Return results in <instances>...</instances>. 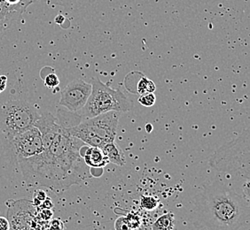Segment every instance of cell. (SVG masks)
Listing matches in <instances>:
<instances>
[{
	"label": "cell",
	"mask_w": 250,
	"mask_h": 230,
	"mask_svg": "<svg viewBox=\"0 0 250 230\" xmlns=\"http://www.w3.org/2000/svg\"><path fill=\"white\" fill-rule=\"evenodd\" d=\"M84 145L61 126L49 148L34 158L19 162L25 181L31 186L48 188L60 194L92 178L91 168L80 154Z\"/></svg>",
	"instance_id": "1"
},
{
	"label": "cell",
	"mask_w": 250,
	"mask_h": 230,
	"mask_svg": "<svg viewBox=\"0 0 250 230\" xmlns=\"http://www.w3.org/2000/svg\"><path fill=\"white\" fill-rule=\"evenodd\" d=\"M195 224L206 230H240L250 218L247 198L224 183H213L194 197Z\"/></svg>",
	"instance_id": "2"
},
{
	"label": "cell",
	"mask_w": 250,
	"mask_h": 230,
	"mask_svg": "<svg viewBox=\"0 0 250 230\" xmlns=\"http://www.w3.org/2000/svg\"><path fill=\"white\" fill-rule=\"evenodd\" d=\"M120 112H108L80 121L77 125L66 128L72 136L91 146L102 148L108 143L115 142Z\"/></svg>",
	"instance_id": "3"
},
{
	"label": "cell",
	"mask_w": 250,
	"mask_h": 230,
	"mask_svg": "<svg viewBox=\"0 0 250 230\" xmlns=\"http://www.w3.org/2000/svg\"><path fill=\"white\" fill-rule=\"evenodd\" d=\"M132 103L120 90H114L95 77L92 82V93L82 110L80 117L92 118L108 112L126 113L131 110Z\"/></svg>",
	"instance_id": "4"
},
{
	"label": "cell",
	"mask_w": 250,
	"mask_h": 230,
	"mask_svg": "<svg viewBox=\"0 0 250 230\" xmlns=\"http://www.w3.org/2000/svg\"><path fill=\"white\" fill-rule=\"evenodd\" d=\"M40 114L34 105L24 100H10L0 108V130L10 141L33 128Z\"/></svg>",
	"instance_id": "5"
},
{
	"label": "cell",
	"mask_w": 250,
	"mask_h": 230,
	"mask_svg": "<svg viewBox=\"0 0 250 230\" xmlns=\"http://www.w3.org/2000/svg\"><path fill=\"white\" fill-rule=\"evenodd\" d=\"M8 142L18 163L34 158L43 151L41 134L35 126L28 131L17 134Z\"/></svg>",
	"instance_id": "6"
},
{
	"label": "cell",
	"mask_w": 250,
	"mask_h": 230,
	"mask_svg": "<svg viewBox=\"0 0 250 230\" xmlns=\"http://www.w3.org/2000/svg\"><path fill=\"white\" fill-rule=\"evenodd\" d=\"M92 93V83L84 82L82 79H75L62 91L59 105L77 114L85 106Z\"/></svg>",
	"instance_id": "7"
},
{
	"label": "cell",
	"mask_w": 250,
	"mask_h": 230,
	"mask_svg": "<svg viewBox=\"0 0 250 230\" xmlns=\"http://www.w3.org/2000/svg\"><path fill=\"white\" fill-rule=\"evenodd\" d=\"M12 205H8L7 217L10 227L15 230H32V222L38 214V208L33 203L27 199L10 200Z\"/></svg>",
	"instance_id": "8"
},
{
	"label": "cell",
	"mask_w": 250,
	"mask_h": 230,
	"mask_svg": "<svg viewBox=\"0 0 250 230\" xmlns=\"http://www.w3.org/2000/svg\"><path fill=\"white\" fill-rule=\"evenodd\" d=\"M35 127L39 130L42 141H43V150L49 148L53 143L55 135L60 130L61 125L58 120L51 113H43L40 115L39 120H37Z\"/></svg>",
	"instance_id": "9"
},
{
	"label": "cell",
	"mask_w": 250,
	"mask_h": 230,
	"mask_svg": "<svg viewBox=\"0 0 250 230\" xmlns=\"http://www.w3.org/2000/svg\"><path fill=\"white\" fill-rule=\"evenodd\" d=\"M80 154L83 158L84 163L90 168L102 169L109 163L102 149L98 147H91L88 145H84L80 150Z\"/></svg>",
	"instance_id": "10"
},
{
	"label": "cell",
	"mask_w": 250,
	"mask_h": 230,
	"mask_svg": "<svg viewBox=\"0 0 250 230\" xmlns=\"http://www.w3.org/2000/svg\"><path fill=\"white\" fill-rule=\"evenodd\" d=\"M101 149L106 155L109 163L115 164L119 167H124L126 164L125 153L115 142L108 143Z\"/></svg>",
	"instance_id": "11"
},
{
	"label": "cell",
	"mask_w": 250,
	"mask_h": 230,
	"mask_svg": "<svg viewBox=\"0 0 250 230\" xmlns=\"http://www.w3.org/2000/svg\"><path fill=\"white\" fill-rule=\"evenodd\" d=\"M175 217L172 212H167L159 217L152 225L151 230H173Z\"/></svg>",
	"instance_id": "12"
},
{
	"label": "cell",
	"mask_w": 250,
	"mask_h": 230,
	"mask_svg": "<svg viewBox=\"0 0 250 230\" xmlns=\"http://www.w3.org/2000/svg\"><path fill=\"white\" fill-rule=\"evenodd\" d=\"M155 90L156 86L154 82L146 77H142L137 85V93L140 95L144 93H154Z\"/></svg>",
	"instance_id": "13"
},
{
	"label": "cell",
	"mask_w": 250,
	"mask_h": 230,
	"mask_svg": "<svg viewBox=\"0 0 250 230\" xmlns=\"http://www.w3.org/2000/svg\"><path fill=\"white\" fill-rule=\"evenodd\" d=\"M159 199L156 197L146 196L140 199V207L146 211H153L158 207Z\"/></svg>",
	"instance_id": "14"
},
{
	"label": "cell",
	"mask_w": 250,
	"mask_h": 230,
	"mask_svg": "<svg viewBox=\"0 0 250 230\" xmlns=\"http://www.w3.org/2000/svg\"><path fill=\"white\" fill-rule=\"evenodd\" d=\"M138 101L141 106L145 107H151L155 104L156 96L154 95V93H144L140 95Z\"/></svg>",
	"instance_id": "15"
},
{
	"label": "cell",
	"mask_w": 250,
	"mask_h": 230,
	"mask_svg": "<svg viewBox=\"0 0 250 230\" xmlns=\"http://www.w3.org/2000/svg\"><path fill=\"white\" fill-rule=\"evenodd\" d=\"M43 82H44V85L49 89H54L59 86L60 79L56 74L50 73L46 77H43Z\"/></svg>",
	"instance_id": "16"
},
{
	"label": "cell",
	"mask_w": 250,
	"mask_h": 230,
	"mask_svg": "<svg viewBox=\"0 0 250 230\" xmlns=\"http://www.w3.org/2000/svg\"><path fill=\"white\" fill-rule=\"evenodd\" d=\"M127 220L130 223L131 230H139L141 226V219L140 216L136 214L134 212H130L128 215L126 216Z\"/></svg>",
	"instance_id": "17"
},
{
	"label": "cell",
	"mask_w": 250,
	"mask_h": 230,
	"mask_svg": "<svg viewBox=\"0 0 250 230\" xmlns=\"http://www.w3.org/2000/svg\"><path fill=\"white\" fill-rule=\"evenodd\" d=\"M46 197H47L46 192H43L42 190H37L33 194L32 203H33L34 206H36L37 208H39L40 205L46 199Z\"/></svg>",
	"instance_id": "18"
},
{
	"label": "cell",
	"mask_w": 250,
	"mask_h": 230,
	"mask_svg": "<svg viewBox=\"0 0 250 230\" xmlns=\"http://www.w3.org/2000/svg\"><path fill=\"white\" fill-rule=\"evenodd\" d=\"M115 230H131L130 223L127 220L126 216H121L115 222Z\"/></svg>",
	"instance_id": "19"
},
{
	"label": "cell",
	"mask_w": 250,
	"mask_h": 230,
	"mask_svg": "<svg viewBox=\"0 0 250 230\" xmlns=\"http://www.w3.org/2000/svg\"><path fill=\"white\" fill-rule=\"evenodd\" d=\"M38 216L43 221H51L53 218V211L52 209H40L38 211Z\"/></svg>",
	"instance_id": "20"
},
{
	"label": "cell",
	"mask_w": 250,
	"mask_h": 230,
	"mask_svg": "<svg viewBox=\"0 0 250 230\" xmlns=\"http://www.w3.org/2000/svg\"><path fill=\"white\" fill-rule=\"evenodd\" d=\"M48 230H64V223L61 219H53L49 222Z\"/></svg>",
	"instance_id": "21"
},
{
	"label": "cell",
	"mask_w": 250,
	"mask_h": 230,
	"mask_svg": "<svg viewBox=\"0 0 250 230\" xmlns=\"http://www.w3.org/2000/svg\"><path fill=\"white\" fill-rule=\"evenodd\" d=\"M53 206H54V205H53V202L52 201V199L50 197H47L46 199L38 208V211L40 210V209H53Z\"/></svg>",
	"instance_id": "22"
},
{
	"label": "cell",
	"mask_w": 250,
	"mask_h": 230,
	"mask_svg": "<svg viewBox=\"0 0 250 230\" xmlns=\"http://www.w3.org/2000/svg\"><path fill=\"white\" fill-rule=\"evenodd\" d=\"M10 228L8 220L5 217H0V230H10Z\"/></svg>",
	"instance_id": "23"
},
{
	"label": "cell",
	"mask_w": 250,
	"mask_h": 230,
	"mask_svg": "<svg viewBox=\"0 0 250 230\" xmlns=\"http://www.w3.org/2000/svg\"><path fill=\"white\" fill-rule=\"evenodd\" d=\"M7 84V78L5 76H0V93L5 91Z\"/></svg>",
	"instance_id": "24"
},
{
	"label": "cell",
	"mask_w": 250,
	"mask_h": 230,
	"mask_svg": "<svg viewBox=\"0 0 250 230\" xmlns=\"http://www.w3.org/2000/svg\"><path fill=\"white\" fill-rule=\"evenodd\" d=\"M146 130L147 133H151L153 131V125L150 124V123L146 125Z\"/></svg>",
	"instance_id": "25"
},
{
	"label": "cell",
	"mask_w": 250,
	"mask_h": 230,
	"mask_svg": "<svg viewBox=\"0 0 250 230\" xmlns=\"http://www.w3.org/2000/svg\"><path fill=\"white\" fill-rule=\"evenodd\" d=\"M10 5H16L17 3H19L20 0H5Z\"/></svg>",
	"instance_id": "26"
}]
</instances>
